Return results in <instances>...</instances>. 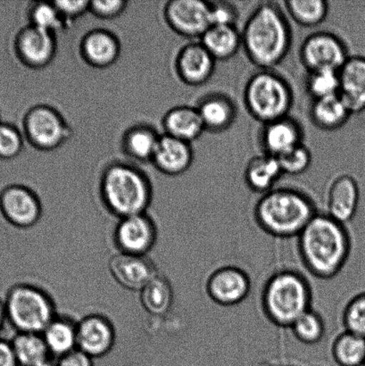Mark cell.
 I'll list each match as a JSON object with an SVG mask.
<instances>
[{
  "mask_svg": "<svg viewBox=\"0 0 365 366\" xmlns=\"http://www.w3.org/2000/svg\"><path fill=\"white\" fill-rule=\"evenodd\" d=\"M300 259L310 274L331 280L343 270L352 250L351 237L346 225L317 213L298 237Z\"/></svg>",
  "mask_w": 365,
  "mask_h": 366,
  "instance_id": "obj_1",
  "label": "cell"
},
{
  "mask_svg": "<svg viewBox=\"0 0 365 366\" xmlns=\"http://www.w3.org/2000/svg\"><path fill=\"white\" fill-rule=\"evenodd\" d=\"M241 39L249 59L261 70H271L291 49V26L276 3L263 2L246 20Z\"/></svg>",
  "mask_w": 365,
  "mask_h": 366,
  "instance_id": "obj_2",
  "label": "cell"
},
{
  "mask_svg": "<svg viewBox=\"0 0 365 366\" xmlns=\"http://www.w3.org/2000/svg\"><path fill=\"white\" fill-rule=\"evenodd\" d=\"M318 213L306 194L291 188H274L264 194L254 208V218L266 234L277 239L298 238Z\"/></svg>",
  "mask_w": 365,
  "mask_h": 366,
  "instance_id": "obj_3",
  "label": "cell"
},
{
  "mask_svg": "<svg viewBox=\"0 0 365 366\" xmlns=\"http://www.w3.org/2000/svg\"><path fill=\"white\" fill-rule=\"evenodd\" d=\"M312 289L299 272L284 269L271 274L264 283L261 306L271 324L281 328L291 326L312 308Z\"/></svg>",
  "mask_w": 365,
  "mask_h": 366,
  "instance_id": "obj_4",
  "label": "cell"
},
{
  "mask_svg": "<svg viewBox=\"0 0 365 366\" xmlns=\"http://www.w3.org/2000/svg\"><path fill=\"white\" fill-rule=\"evenodd\" d=\"M100 196L107 211L121 219L146 213L152 201V186L138 168L114 164L104 172Z\"/></svg>",
  "mask_w": 365,
  "mask_h": 366,
  "instance_id": "obj_5",
  "label": "cell"
},
{
  "mask_svg": "<svg viewBox=\"0 0 365 366\" xmlns=\"http://www.w3.org/2000/svg\"><path fill=\"white\" fill-rule=\"evenodd\" d=\"M5 307L7 322L16 332L41 335L57 315L51 296L26 282L17 283L10 289Z\"/></svg>",
  "mask_w": 365,
  "mask_h": 366,
  "instance_id": "obj_6",
  "label": "cell"
},
{
  "mask_svg": "<svg viewBox=\"0 0 365 366\" xmlns=\"http://www.w3.org/2000/svg\"><path fill=\"white\" fill-rule=\"evenodd\" d=\"M249 113L264 124L289 117L293 105L291 86L271 70H261L249 78L244 89Z\"/></svg>",
  "mask_w": 365,
  "mask_h": 366,
  "instance_id": "obj_7",
  "label": "cell"
},
{
  "mask_svg": "<svg viewBox=\"0 0 365 366\" xmlns=\"http://www.w3.org/2000/svg\"><path fill=\"white\" fill-rule=\"evenodd\" d=\"M20 128L31 146L45 152L59 148L71 136V128L62 114L46 105L31 107L24 114Z\"/></svg>",
  "mask_w": 365,
  "mask_h": 366,
  "instance_id": "obj_8",
  "label": "cell"
},
{
  "mask_svg": "<svg viewBox=\"0 0 365 366\" xmlns=\"http://www.w3.org/2000/svg\"><path fill=\"white\" fill-rule=\"evenodd\" d=\"M300 59L309 73L321 70L339 71L349 56L345 43L329 31L311 34L300 48Z\"/></svg>",
  "mask_w": 365,
  "mask_h": 366,
  "instance_id": "obj_9",
  "label": "cell"
},
{
  "mask_svg": "<svg viewBox=\"0 0 365 366\" xmlns=\"http://www.w3.org/2000/svg\"><path fill=\"white\" fill-rule=\"evenodd\" d=\"M157 227L148 213L119 219L114 231L118 253L148 256L157 242Z\"/></svg>",
  "mask_w": 365,
  "mask_h": 366,
  "instance_id": "obj_10",
  "label": "cell"
},
{
  "mask_svg": "<svg viewBox=\"0 0 365 366\" xmlns=\"http://www.w3.org/2000/svg\"><path fill=\"white\" fill-rule=\"evenodd\" d=\"M251 287L248 272L235 265L214 269L205 285L207 296L221 307H234L242 303L251 292Z\"/></svg>",
  "mask_w": 365,
  "mask_h": 366,
  "instance_id": "obj_11",
  "label": "cell"
},
{
  "mask_svg": "<svg viewBox=\"0 0 365 366\" xmlns=\"http://www.w3.org/2000/svg\"><path fill=\"white\" fill-rule=\"evenodd\" d=\"M0 208L6 220L21 231L34 227L42 217L41 199L24 183L7 186L3 190Z\"/></svg>",
  "mask_w": 365,
  "mask_h": 366,
  "instance_id": "obj_12",
  "label": "cell"
},
{
  "mask_svg": "<svg viewBox=\"0 0 365 366\" xmlns=\"http://www.w3.org/2000/svg\"><path fill=\"white\" fill-rule=\"evenodd\" d=\"M164 18L176 34L186 38L200 39L212 26L211 2L173 0L164 7Z\"/></svg>",
  "mask_w": 365,
  "mask_h": 366,
  "instance_id": "obj_13",
  "label": "cell"
},
{
  "mask_svg": "<svg viewBox=\"0 0 365 366\" xmlns=\"http://www.w3.org/2000/svg\"><path fill=\"white\" fill-rule=\"evenodd\" d=\"M55 35L31 24L21 27L14 43L18 61L31 69L48 66L56 52Z\"/></svg>",
  "mask_w": 365,
  "mask_h": 366,
  "instance_id": "obj_14",
  "label": "cell"
},
{
  "mask_svg": "<svg viewBox=\"0 0 365 366\" xmlns=\"http://www.w3.org/2000/svg\"><path fill=\"white\" fill-rule=\"evenodd\" d=\"M116 332L112 322L99 314L86 315L77 322V349L89 357L101 358L112 351Z\"/></svg>",
  "mask_w": 365,
  "mask_h": 366,
  "instance_id": "obj_15",
  "label": "cell"
},
{
  "mask_svg": "<svg viewBox=\"0 0 365 366\" xmlns=\"http://www.w3.org/2000/svg\"><path fill=\"white\" fill-rule=\"evenodd\" d=\"M109 270L121 288L139 292L159 274L156 264L148 256L123 253H117L110 258Z\"/></svg>",
  "mask_w": 365,
  "mask_h": 366,
  "instance_id": "obj_16",
  "label": "cell"
},
{
  "mask_svg": "<svg viewBox=\"0 0 365 366\" xmlns=\"http://www.w3.org/2000/svg\"><path fill=\"white\" fill-rule=\"evenodd\" d=\"M216 60L200 41L182 46L175 59L179 78L189 86H200L209 81L216 70Z\"/></svg>",
  "mask_w": 365,
  "mask_h": 366,
  "instance_id": "obj_17",
  "label": "cell"
},
{
  "mask_svg": "<svg viewBox=\"0 0 365 366\" xmlns=\"http://www.w3.org/2000/svg\"><path fill=\"white\" fill-rule=\"evenodd\" d=\"M359 202V186L351 175H339L331 181L326 196L329 217L346 225L355 218Z\"/></svg>",
  "mask_w": 365,
  "mask_h": 366,
  "instance_id": "obj_18",
  "label": "cell"
},
{
  "mask_svg": "<svg viewBox=\"0 0 365 366\" xmlns=\"http://www.w3.org/2000/svg\"><path fill=\"white\" fill-rule=\"evenodd\" d=\"M193 159L191 144L164 134L161 135L151 163L161 173L177 177L189 170Z\"/></svg>",
  "mask_w": 365,
  "mask_h": 366,
  "instance_id": "obj_19",
  "label": "cell"
},
{
  "mask_svg": "<svg viewBox=\"0 0 365 366\" xmlns=\"http://www.w3.org/2000/svg\"><path fill=\"white\" fill-rule=\"evenodd\" d=\"M339 95L353 114L365 110V56H349L339 71Z\"/></svg>",
  "mask_w": 365,
  "mask_h": 366,
  "instance_id": "obj_20",
  "label": "cell"
},
{
  "mask_svg": "<svg viewBox=\"0 0 365 366\" xmlns=\"http://www.w3.org/2000/svg\"><path fill=\"white\" fill-rule=\"evenodd\" d=\"M80 48L86 62L96 68L112 66L119 59L121 53V45L116 36L102 29L84 35Z\"/></svg>",
  "mask_w": 365,
  "mask_h": 366,
  "instance_id": "obj_21",
  "label": "cell"
},
{
  "mask_svg": "<svg viewBox=\"0 0 365 366\" xmlns=\"http://www.w3.org/2000/svg\"><path fill=\"white\" fill-rule=\"evenodd\" d=\"M302 136L300 125L287 117L264 124L261 142L266 154L278 157L301 144Z\"/></svg>",
  "mask_w": 365,
  "mask_h": 366,
  "instance_id": "obj_22",
  "label": "cell"
},
{
  "mask_svg": "<svg viewBox=\"0 0 365 366\" xmlns=\"http://www.w3.org/2000/svg\"><path fill=\"white\" fill-rule=\"evenodd\" d=\"M163 127L164 134L189 144L206 131L198 109L189 106L175 107L168 111L164 117Z\"/></svg>",
  "mask_w": 365,
  "mask_h": 366,
  "instance_id": "obj_23",
  "label": "cell"
},
{
  "mask_svg": "<svg viewBox=\"0 0 365 366\" xmlns=\"http://www.w3.org/2000/svg\"><path fill=\"white\" fill-rule=\"evenodd\" d=\"M282 174L284 173L277 157L264 153L249 161L244 175L249 188L254 192L264 195L274 189V185Z\"/></svg>",
  "mask_w": 365,
  "mask_h": 366,
  "instance_id": "obj_24",
  "label": "cell"
},
{
  "mask_svg": "<svg viewBox=\"0 0 365 366\" xmlns=\"http://www.w3.org/2000/svg\"><path fill=\"white\" fill-rule=\"evenodd\" d=\"M196 109L206 131L221 132L227 130L235 120L234 104L224 95L206 96L199 102Z\"/></svg>",
  "mask_w": 365,
  "mask_h": 366,
  "instance_id": "obj_25",
  "label": "cell"
},
{
  "mask_svg": "<svg viewBox=\"0 0 365 366\" xmlns=\"http://www.w3.org/2000/svg\"><path fill=\"white\" fill-rule=\"evenodd\" d=\"M199 41L216 60L231 59L242 46L241 34L235 25H212Z\"/></svg>",
  "mask_w": 365,
  "mask_h": 366,
  "instance_id": "obj_26",
  "label": "cell"
},
{
  "mask_svg": "<svg viewBox=\"0 0 365 366\" xmlns=\"http://www.w3.org/2000/svg\"><path fill=\"white\" fill-rule=\"evenodd\" d=\"M50 353L56 360L77 349V322L56 315L41 333Z\"/></svg>",
  "mask_w": 365,
  "mask_h": 366,
  "instance_id": "obj_27",
  "label": "cell"
},
{
  "mask_svg": "<svg viewBox=\"0 0 365 366\" xmlns=\"http://www.w3.org/2000/svg\"><path fill=\"white\" fill-rule=\"evenodd\" d=\"M353 113L341 96L314 99L310 109V117L318 128L324 131H335L349 121Z\"/></svg>",
  "mask_w": 365,
  "mask_h": 366,
  "instance_id": "obj_28",
  "label": "cell"
},
{
  "mask_svg": "<svg viewBox=\"0 0 365 366\" xmlns=\"http://www.w3.org/2000/svg\"><path fill=\"white\" fill-rule=\"evenodd\" d=\"M139 300L149 315L161 317L166 315L173 307L174 292L169 279L157 274L141 292Z\"/></svg>",
  "mask_w": 365,
  "mask_h": 366,
  "instance_id": "obj_29",
  "label": "cell"
},
{
  "mask_svg": "<svg viewBox=\"0 0 365 366\" xmlns=\"http://www.w3.org/2000/svg\"><path fill=\"white\" fill-rule=\"evenodd\" d=\"M161 135L149 125L129 129L123 138L124 152L139 162H152Z\"/></svg>",
  "mask_w": 365,
  "mask_h": 366,
  "instance_id": "obj_30",
  "label": "cell"
},
{
  "mask_svg": "<svg viewBox=\"0 0 365 366\" xmlns=\"http://www.w3.org/2000/svg\"><path fill=\"white\" fill-rule=\"evenodd\" d=\"M10 342L19 366H36L52 357L38 333L16 332Z\"/></svg>",
  "mask_w": 365,
  "mask_h": 366,
  "instance_id": "obj_31",
  "label": "cell"
},
{
  "mask_svg": "<svg viewBox=\"0 0 365 366\" xmlns=\"http://www.w3.org/2000/svg\"><path fill=\"white\" fill-rule=\"evenodd\" d=\"M331 354L337 366H364L365 339L344 331L332 342Z\"/></svg>",
  "mask_w": 365,
  "mask_h": 366,
  "instance_id": "obj_32",
  "label": "cell"
},
{
  "mask_svg": "<svg viewBox=\"0 0 365 366\" xmlns=\"http://www.w3.org/2000/svg\"><path fill=\"white\" fill-rule=\"evenodd\" d=\"M285 6L295 23L303 27L318 26L329 13V4L325 0H289Z\"/></svg>",
  "mask_w": 365,
  "mask_h": 366,
  "instance_id": "obj_33",
  "label": "cell"
},
{
  "mask_svg": "<svg viewBox=\"0 0 365 366\" xmlns=\"http://www.w3.org/2000/svg\"><path fill=\"white\" fill-rule=\"evenodd\" d=\"M289 329L299 342L309 346L319 343L326 331L323 317L312 308L303 314Z\"/></svg>",
  "mask_w": 365,
  "mask_h": 366,
  "instance_id": "obj_34",
  "label": "cell"
},
{
  "mask_svg": "<svg viewBox=\"0 0 365 366\" xmlns=\"http://www.w3.org/2000/svg\"><path fill=\"white\" fill-rule=\"evenodd\" d=\"M30 24L42 30L56 34L64 29V21L53 2H36L29 9Z\"/></svg>",
  "mask_w": 365,
  "mask_h": 366,
  "instance_id": "obj_35",
  "label": "cell"
},
{
  "mask_svg": "<svg viewBox=\"0 0 365 366\" xmlns=\"http://www.w3.org/2000/svg\"><path fill=\"white\" fill-rule=\"evenodd\" d=\"M25 139L20 127L14 122H0V159L13 160L23 153Z\"/></svg>",
  "mask_w": 365,
  "mask_h": 366,
  "instance_id": "obj_36",
  "label": "cell"
},
{
  "mask_svg": "<svg viewBox=\"0 0 365 366\" xmlns=\"http://www.w3.org/2000/svg\"><path fill=\"white\" fill-rule=\"evenodd\" d=\"M306 88L314 99L338 95L339 92V71L321 70L309 73Z\"/></svg>",
  "mask_w": 365,
  "mask_h": 366,
  "instance_id": "obj_37",
  "label": "cell"
},
{
  "mask_svg": "<svg viewBox=\"0 0 365 366\" xmlns=\"http://www.w3.org/2000/svg\"><path fill=\"white\" fill-rule=\"evenodd\" d=\"M342 322L345 331L365 339V292L356 294L346 303Z\"/></svg>",
  "mask_w": 365,
  "mask_h": 366,
  "instance_id": "obj_38",
  "label": "cell"
},
{
  "mask_svg": "<svg viewBox=\"0 0 365 366\" xmlns=\"http://www.w3.org/2000/svg\"><path fill=\"white\" fill-rule=\"evenodd\" d=\"M282 173L299 175L305 173L312 163V154L303 143L277 157Z\"/></svg>",
  "mask_w": 365,
  "mask_h": 366,
  "instance_id": "obj_39",
  "label": "cell"
},
{
  "mask_svg": "<svg viewBox=\"0 0 365 366\" xmlns=\"http://www.w3.org/2000/svg\"><path fill=\"white\" fill-rule=\"evenodd\" d=\"M128 2L124 0H106V1H91L89 12L100 19H114L121 16L126 9Z\"/></svg>",
  "mask_w": 365,
  "mask_h": 366,
  "instance_id": "obj_40",
  "label": "cell"
},
{
  "mask_svg": "<svg viewBox=\"0 0 365 366\" xmlns=\"http://www.w3.org/2000/svg\"><path fill=\"white\" fill-rule=\"evenodd\" d=\"M238 13L236 7L225 1L211 2L212 25H235Z\"/></svg>",
  "mask_w": 365,
  "mask_h": 366,
  "instance_id": "obj_41",
  "label": "cell"
},
{
  "mask_svg": "<svg viewBox=\"0 0 365 366\" xmlns=\"http://www.w3.org/2000/svg\"><path fill=\"white\" fill-rule=\"evenodd\" d=\"M62 16L64 23L77 20L78 18L84 16L86 12H89V3L91 1H53Z\"/></svg>",
  "mask_w": 365,
  "mask_h": 366,
  "instance_id": "obj_42",
  "label": "cell"
},
{
  "mask_svg": "<svg viewBox=\"0 0 365 366\" xmlns=\"http://www.w3.org/2000/svg\"><path fill=\"white\" fill-rule=\"evenodd\" d=\"M57 366H94V360L78 349L56 361Z\"/></svg>",
  "mask_w": 365,
  "mask_h": 366,
  "instance_id": "obj_43",
  "label": "cell"
},
{
  "mask_svg": "<svg viewBox=\"0 0 365 366\" xmlns=\"http://www.w3.org/2000/svg\"><path fill=\"white\" fill-rule=\"evenodd\" d=\"M0 366H19L10 340L0 338Z\"/></svg>",
  "mask_w": 365,
  "mask_h": 366,
  "instance_id": "obj_44",
  "label": "cell"
},
{
  "mask_svg": "<svg viewBox=\"0 0 365 366\" xmlns=\"http://www.w3.org/2000/svg\"><path fill=\"white\" fill-rule=\"evenodd\" d=\"M6 325H9V322H7L5 301L0 300V338L3 336Z\"/></svg>",
  "mask_w": 365,
  "mask_h": 366,
  "instance_id": "obj_45",
  "label": "cell"
},
{
  "mask_svg": "<svg viewBox=\"0 0 365 366\" xmlns=\"http://www.w3.org/2000/svg\"><path fill=\"white\" fill-rule=\"evenodd\" d=\"M36 366H57V365L56 362H54L51 358H49V360L42 362V363Z\"/></svg>",
  "mask_w": 365,
  "mask_h": 366,
  "instance_id": "obj_46",
  "label": "cell"
},
{
  "mask_svg": "<svg viewBox=\"0 0 365 366\" xmlns=\"http://www.w3.org/2000/svg\"><path fill=\"white\" fill-rule=\"evenodd\" d=\"M277 366H295V365H277Z\"/></svg>",
  "mask_w": 365,
  "mask_h": 366,
  "instance_id": "obj_47",
  "label": "cell"
},
{
  "mask_svg": "<svg viewBox=\"0 0 365 366\" xmlns=\"http://www.w3.org/2000/svg\"><path fill=\"white\" fill-rule=\"evenodd\" d=\"M364 366H365V361H364Z\"/></svg>",
  "mask_w": 365,
  "mask_h": 366,
  "instance_id": "obj_48",
  "label": "cell"
}]
</instances>
